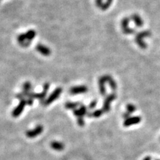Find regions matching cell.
<instances>
[{"label": "cell", "instance_id": "6da1fadb", "mask_svg": "<svg viewBox=\"0 0 160 160\" xmlns=\"http://www.w3.org/2000/svg\"><path fill=\"white\" fill-rule=\"evenodd\" d=\"M151 31H148V30H146V31H142L141 32H139V33L135 36V41L136 44L139 45L142 49H146L147 44L144 41V39L146 38H148V37L151 36Z\"/></svg>", "mask_w": 160, "mask_h": 160}, {"label": "cell", "instance_id": "7a4b0ae2", "mask_svg": "<svg viewBox=\"0 0 160 160\" xmlns=\"http://www.w3.org/2000/svg\"><path fill=\"white\" fill-rule=\"evenodd\" d=\"M129 19L128 18H125L122 19L121 22V26H122V30L125 34H133L135 33V30L129 27Z\"/></svg>", "mask_w": 160, "mask_h": 160}, {"label": "cell", "instance_id": "3957f363", "mask_svg": "<svg viewBox=\"0 0 160 160\" xmlns=\"http://www.w3.org/2000/svg\"><path fill=\"white\" fill-rule=\"evenodd\" d=\"M25 104H27L26 101H25L24 99H21L20 103H19V104L18 105V107L15 108L14 111H13V113H12L13 116L16 117H16H18L20 115V114L22 113L23 109H24Z\"/></svg>", "mask_w": 160, "mask_h": 160}, {"label": "cell", "instance_id": "277c9868", "mask_svg": "<svg viewBox=\"0 0 160 160\" xmlns=\"http://www.w3.org/2000/svg\"><path fill=\"white\" fill-rule=\"evenodd\" d=\"M36 50L40 54H42V55L44 56L50 55L51 53V49L48 47L41 44H39L38 45H36Z\"/></svg>", "mask_w": 160, "mask_h": 160}, {"label": "cell", "instance_id": "5b68a950", "mask_svg": "<svg viewBox=\"0 0 160 160\" xmlns=\"http://www.w3.org/2000/svg\"><path fill=\"white\" fill-rule=\"evenodd\" d=\"M43 131V127L41 125L36 127L33 130H29L26 132V135L28 137H34L42 133Z\"/></svg>", "mask_w": 160, "mask_h": 160}, {"label": "cell", "instance_id": "8992f818", "mask_svg": "<svg viewBox=\"0 0 160 160\" xmlns=\"http://www.w3.org/2000/svg\"><path fill=\"white\" fill-rule=\"evenodd\" d=\"M141 118L138 116L133 117V118H129L125 120L124 122L125 126H129V125L137 124L141 122Z\"/></svg>", "mask_w": 160, "mask_h": 160}, {"label": "cell", "instance_id": "52a82bcc", "mask_svg": "<svg viewBox=\"0 0 160 160\" xmlns=\"http://www.w3.org/2000/svg\"><path fill=\"white\" fill-rule=\"evenodd\" d=\"M62 88H57L55 91H54L53 93H52L51 94V95L50 96H49V99H47V100L46 101V102H45V104L47 105V104H49V103L52 102V101L53 100H55V99H57L58 97H59V96L60 95V94L62 93Z\"/></svg>", "mask_w": 160, "mask_h": 160}, {"label": "cell", "instance_id": "ba28073f", "mask_svg": "<svg viewBox=\"0 0 160 160\" xmlns=\"http://www.w3.org/2000/svg\"><path fill=\"white\" fill-rule=\"evenodd\" d=\"M87 90H88V88L86 86L80 85V86H76V87H73L71 88L70 92L72 94H81V93L87 92Z\"/></svg>", "mask_w": 160, "mask_h": 160}, {"label": "cell", "instance_id": "9c48e42d", "mask_svg": "<svg viewBox=\"0 0 160 160\" xmlns=\"http://www.w3.org/2000/svg\"><path fill=\"white\" fill-rule=\"evenodd\" d=\"M24 35L25 40H26V42L30 44V42L35 38V37L36 36V32L35 30L30 29L29 31H27L26 33H25Z\"/></svg>", "mask_w": 160, "mask_h": 160}, {"label": "cell", "instance_id": "30bf717a", "mask_svg": "<svg viewBox=\"0 0 160 160\" xmlns=\"http://www.w3.org/2000/svg\"><path fill=\"white\" fill-rule=\"evenodd\" d=\"M131 19L133 21L134 23H135L136 26L137 27H142L144 25V21H143L142 19L139 15L137 14H133L131 16Z\"/></svg>", "mask_w": 160, "mask_h": 160}, {"label": "cell", "instance_id": "8fae6325", "mask_svg": "<svg viewBox=\"0 0 160 160\" xmlns=\"http://www.w3.org/2000/svg\"><path fill=\"white\" fill-rule=\"evenodd\" d=\"M106 82L105 76H103L99 78V90L101 94L104 95L105 93V83Z\"/></svg>", "mask_w": 160, "mask_h": 160}, {"label": "cell", "instance_id": "7c38bea8", "mask_svg": "<svg viewBox=\"0 0 160 160\" xmlns=\"http://www.w3.org/2000/svg\"><path fill=\"white\" fill-rule=\"evenodd\" d=\"M116 98V95L115 94H111L109 96H108L106 100H105V104H104V109L105 111H108L109 109V102L110 101H113L114 99Z\"/></svg>", "mask_w": 160, "mask_h": 160}, {"label": "cell", "instance_id": "4fadbf2b", "mask_svg": "<svg viewBox=\"0 0 160 160\" xmlns=\"http://www.w3.org/2000/svg\"><path fill=\"white\" fill-rule=\"evenodd\" d=\"M51 146L53 149L57 151H61L64 148V146L62 144V143L57 142H54L51 143Z\"/></svg>", "mask_w": 160, "mask_h": 160}, {"label": "cell", "instance_id": "5bb4252c", "mask_svg": "<svg viewBox=\"0 0 160 160\" xmlns=\"http://www.w3.org/2000/svg\"><path fill=\"white\" fill-rule=\"evenodd\" d=\"M105 80H106V81H107L108 83H109L110 86H111V88L113 90H115L117 88L115 81H114L111 77L109 76V75H105Z\"/></svg>", "mask_w": 160, "mask_h": 160}, {"label": "cell", "instance_id": "9a60e30c", "mask_svg": "<svg viewBox=\"0 0 160 160\" xmlns=\"http://www.w3.org/2000/svg\"><path fill=\"white\" fill-rule=\"evenodd\" d=\"M113 1L114 0H106V1L104 2V3L102 4V5L101 6L100 9L103 11L107 10L108 8L111 6V3H113Z\"/></svg>", "mask_w": 160, "mask_h": 160}, {"label": "cell", "instance_id": "2e32d148", "mask_svg": "<svg viewBox=\"0 0 160 160\" xmlns=\"http://www.w3.org/2000/svg\"><path fill=\"white\" fill-rule=\"evenodd\" d=\"M127 112H128L129 114H132L136 110V107L135 105H133L132 104H129L127 106Z\"/></svg>", "mask_w": 160, "mask_h": 160}, {"label": "cell", "instance_id": "e0dca14e", "mask_svg": "<svg viewBox=\"0 0 160 160\" xmlns=\"http://www.w3.org/2000/svg\"><path fill=\"white\" fill-rule=\"evenodd\" d=\"M31 83L29 82H25V83L23 84V92H29L30 89H31Z\"/></svg>", "mask_w": 160, "mask_h": 160}, {"label": "cell", "instance_id": "ac0fdd59", "mask_svg": "<svg viewBox=\"0 0 160 160\" xmlns=\"http://www.w3.org/2000/svg\"><path fill=\"white\" fill-rule=\"evenodd\" d=\"M77 104L78 103H71V102H69V103H66V107L67 108H70V109H71V108H73V107H75L77 105Z\"/></svg>", "mask_w": 160, "mask_h": 160}, {"label": "cell", "instance_id": "d6986e66", "mask_svg": "<svg viewBox=\"0 0 160 160\" xmlns=\"http://www.w3.org/2000/svg\"><path fill=\"white\" fill-rule=\"evenodd\" d=\"M103 3V0H96V5L98 6V8H100L101 6L102 5V4Z\"/></svg>", "mask_w": 160, "mask_h": 160}, {"label": "cell", "instance_id": "ffe728a7", "mask_svg": "<svg viewBox=\"0 0 160 160\" xmlns=\"http://www.w3.org/2000/svg\"><path fill=\"white\" fill-rule=\"evenodd\" d=\"M102 114V112H101L100 110H98V111H95V113H94V116H96V117H98L101 115V114Z\"/></svg>", "mask_w": 160, "mask_h": 160}, {"label": "cell", "instance_id": "44dd1931", "mask_svg": "<svg viewBox=\"0 0 160 160\" xmlns=\"http://www.w3.org/2000/svg\"><path fill=\"white\" fill-rule=\"evenodd\" d=\"M96 104H97L96 101H93V102H92V103L90 104V107L94 108L95 106H96Z\"/></svg>", "mask_w": 160, "mask_h": 160}, {"label": "cell", "instance_id": "7402d4cb", "mask_svg": "<svg viewBox=\"0 0 160 160\" xmlns=\"http://www.w3.org/2000/svg\"><path fill=\"white\" fill-rule=\"evenodd\" d=\"M151 157H146V158H144V160H151Z\"/></svg>", "mask_w": 160, "mask_h": 160}]
</instances>
